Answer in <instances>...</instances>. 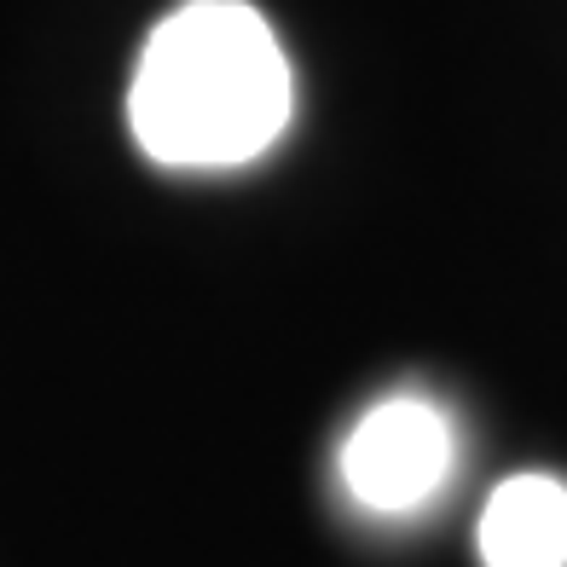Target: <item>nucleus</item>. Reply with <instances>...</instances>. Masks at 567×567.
<instances>
[{"instance_id":"nucleus-1","label":"nucleus","mask_w":567,"mask_h":567,"mask_svg":"<svg viewBox=\"0 0 567 567\" xmlns=\"http://www.w3.org/2000/svg\"><path fill=\"white\" fill-rule=\"evenodd\" d=\"M290 59L244 0H192L145 35L127 122L163 168H244L290 127Z\"/></svg>"},{"instance_id":"nucleus-2","label":"nucleus","mask_w":567,"mask_h":567,"mask_svg":"<svg viewBox=\"0 0 567 567\" xmlns=\"http://www.w3.org/2000/svg\"><path fill=\"white\" fill-rule=\"evenodd\" d=\"M452 423L434 400L394 394L371 405L342 441V481L353 504H365L377 515L417 509L441 493V481L452 470Z\"/></svg>"},{"instance_id":"nucleus-3","label":"nucleus","mask_w":567,"mask_h":567,"mask_svg":"<svg viewBox=\"0 0 567 567\" xmlns=\"http://www.w3.org/2000/svg\"><path fill=\"white\" fill-rule=\"evenodd\" d=\"M481 567H567V481L509 475L475 522Z\"/></svg>"}]
</instances>
